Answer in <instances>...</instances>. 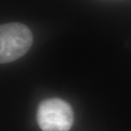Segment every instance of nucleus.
Segmentation results:
<instances>
[{"mask_svg":"<svg viewBox=\"0 0 131 131\" xmlns=\"http://www.w3.org/2000/svg\"><path fill=\"white\" fill-rule=\"evenodd\" d=\"M32 44V34L27 26L8 23L0 27V61L12 62L20 58Z\"/></svg>","mask_w":131,"mask_h":131,"instance_id":"nucleus-1","label":"nucleus"},{"mask_svg":"<svg viewBox=\"0 0 131 131\" xmlns=\"http://www.w3.org/2000/svg\"><path fill=\"white\" fill-rule=\"evenodd\" d=\"M37 122L43 131H68L73 124L72 109L63 100L47 99L38 107Z\"/></svg>","mask_w":131,"mask_h":131,"instance_id":"nucleus-2","label":"nucleus"}]
</instances>
